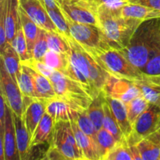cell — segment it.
I'll list each match as a JSON object with an SVG mask.
<instances>
[{"instance_id":"obj_1","label":"cell","mask_w":160,"mask_h":160,"mask_svg":"<svg viewBox=\"0 0 160 160\" xmlns=\"http://www.w3.org/2000/svg\"><path fill=\"white\" fill-rule=\"evenodd\" d=\"M159 46L160 18H154L142 21L128 46L120 51L142 71Z\"/></svg>"},{"instance_id":"obj_2","label":"cell","mask_w":160,"mask_h":160,"mask_svg":"<svg viewBox=\"0 0 160 160\" xmlns=\"http://www.w3.org/2000/svg\"><path fill=\"white\" fill-rule=\"evenodd\" d=\"M99 27L112 48L122 50L128 46L131 37L142 20L123 17L121 8L100 5L98 9Z\"/></svg>"},{"instance_id":"obj_3","label":"cell","mask_w":160,"mask_h":160,"mask_svg":"<svg viewBox=\"0 0 160 160\" xmlns=\"http://www.w3.org/2000/svg\"><path fill=\"white\" fill-rule=\"evenodd\" d=\"M63 34L70 48L69 55L72 63L86 77L92 85L95 96L104 92L110 74L102 68L95 56L70 35Z\"/></svg>"},{"instance_id":"obj_4","label":"cell","mask_w":160,"mask_h":160,"mask_svg":"<svg viewBox=\"0 0 160 160\" xmlns=\"http://www.w3.org/2000/svg\"><path fill=\"white\" fill-rule=\"evenodd\" d=\"M48 78L59 98L67 102L74 110H87L93 98L79 83L55 70Z\"/></svg>"},{"instance_id":"obj_5","label":"cell","mask_w":160,"mask_h":160,"mask_svg":"<svg viewBox=\"0 0 160 160\" xmlns=\"http://www.w3.org/2000/svg\"><path fill=\"white\" fill-rule=\"evenodd\" d=\"M90 53L95 56L106 72L115 78L136 81L145 76L140 69L133 65L120 50L109 48Z\"/></svg>"},{"instance_id":"obj_6","label":"cell","mask_w":160,"mask_h":160,"mask_svg":"<svg viewBox=\"0 0 160 160\" xmlns=\"http://www.w3.org/2000/svg\"><path fill=\"white\" fill-rule=\"evenodd\" d=\"M63 14V13H62ZM70 36L90 52L112 48L101 28L88 23L74 21L63 14Z\"/></svg>"},{"instance_id":"obj_7","label":"cell","mask_w":160,"mask_h":160,"mask_svg":"<svg viewBox=\"0 0 160 160\" xmlns=\"http://www.w3.org/2000/svg\"><path fill=\"white\" fill-rule=\"evenodd\" d=\"M50 145L56 147L67 160H84L70 120H59L55 123Z\"/></svg>"},{"instance_id":"obj_8","label":"cell","mask_w":160,"mask_h":160,"mask_svg":"<svg viewBox=\"0 0 160 160\" xmlns=\"http://www.w3.org/2000/svg\"><path fill=\"white\" fill-rule=\"evenodd\" d=\"M159 120L160 107L149 103L132 125L131 133L127 138L129 145H136L142 139L158 131Z\"/></svg>"},{"instance_id":"obj_9","label":"cell","mask_w":160,"mask_h":160,"mask_svg":"<svg viewBox=\"0 0 160 160\" xmlns=\"http://www.w3.org/2000/svg\"><path fill=\"white\" fill-rule=\"evenodd\" d=\"M0 75L1 94L4 97L6 104L12 109V112L22 117L23 110V97L18 84L12 79L2 63Z\"/></svg>"},{"instance_id":"obj_10","label":"cell","mask_w":160,"mask_h":160,"mask_svg":"<svg viewBox=\"0 0 160 160\" xmlns=\"http://www.w3.org/2000/svg\"><path fill=\"white\" fill-rule=\"evenodd\" d=\"M0 160H20L12 109L6 106L4 130L0 131Z\"/></svg>"},{"instance_id":"obj_11","label":"cell","mask_w":160,"mask_h":160,"mask_svg":"<svg viewBox=\"0 0 160 160\" xmlns=\"http://www.w3.org/2000/svg\"><path fill=\"white\" fill-rule=\"evenodd\" d=\"M56 2L62 13L74 21L99 27L98 12L94 9L73 0H56Z\"/></svg>"},{"instance_id":"obj_12","label":"cell","mask_w":160,"mask_h":160,"mask_svg":"<svg viewBox=\"0 0 160 160\" xmlns=\"http://www.w3.org/2000/svg\"><path fill=\"white\" fill-rule=\"evenodd\" d=\"M104 92L106 95L118 98L124 103L129 102L142 95L140 89L133 81L120 79L110 75Z\"/></svg>"},{"instance_id":"obj_13","label":"cell","mask_w":160,"mask_h":160,"mask_svg":"<svg viewBox=\"0 0 160 160\" xmlns=\"http://www.w3.org/2000/svg\"><path fill=\"white\" fill-rule=\"evenodd\" d=\"M45 112L46 99L23 97V110L22 118L24 121L31 139Z\"/></svg>"},{"instance_id":"obj_14","label":"cell","mask_w":160,"mask_h":160,"mask_svg":"<svg viewBox=\"0 0 160 160\" xmlns=\"http://www.w3.org/2000/svg\"><path fill=\"white\" fill-rule=\"evenodd\" d=\"M19 0H3L0 2V16L3 17L7 42L12 44L20 23Z\"/></svg>"},{"instance_id":"obj_15","label":"cell","mask_w":160,"mask_h":160,"mask_svg":"<svg viewBox=\"0 0 160 160\" xmlns=\"http://www.w3.org/2000/svg\"><path fill=\"white\" fill-rule=\"evenodd\" d=\"M20 5L39 28L45 31H58L48 12L39 0H21Z\"/></svg>"},{"instance_id":"obj_16","label":"cell","mask_w":160,"mask_h":160,"mask_svg":"<svg viewBox=\"0 0 160 160\" xmlns=\"http://www.w3.org/2000/svg\"><path fill=\"white\" fill-rule=\"evenodd\" d=\"M72 129L84 160H99L96 144L78 126L74 116L71 112L70 118Z\"/></svg>"},{"instance_id":"obj_17","label":"cell","mask_w":160,"mask_h":160,"mask_svg":"<svg viewBox=\"0 0 160 160\" xmlns=\"http://www.w3.org/2000/svg\"><path fill=\"white\" fill-rule=\"evenodd\" d=\"M1 63L12 79L18 84V79L21 72V59L18 52L12 44L7 42L6 46L1 50Z\"/></svg>"},{"instance_id":"obj_18","label":"cell","mask_w":160,"mask_h":160,"mask_svg":"<svg viewBox=\"0 0 160 160\" xmlns=\"http://www.w3.org/2000/svg\"><path fill=\"white\" fill-rule=\"evenodd\" d=\"M105 98L109 106H110L111 110H112L123 135L128 138L132 131V126L128 119L126 103L118 98H112L109 95H106V94H105Z\"/></svg>"},{"instance_id":"obj_19","label":"cell","mask_w":160,"mask_h":160,"mask_svg":"<svg viewBox=\"0 0 160 160\" xmlns=\"http://www.w3.org/2000/svg\"><path fill=\"white\" fill-rule=\"evenodd\" d=\"M142 160H160V133L156 131L136 145Z\"/></svg>"},{"instance_id":"obj_20","label":"cell","mask_w":160,"mask_h":160,"mask_svg":"<svg viewBox=\"0 0 160 160\" xmlns=\"http://www.w3.org/2000/svg\"><path fill=\"white\" fill-rule=\"evenodd\" d=\"M12 118L15 126L17 148H18L20 160H25L31 145V137L23 118L17 116L14 112H12Z\"/></svg>"},{"instance_id":"obj_21","label":"cell","mask_w":160,"mask_h":160,"mask_svg":"<svg viewBox=\"0 0 160 160\" xmlns=\"http://www.w3.org/2000/svg\"><path fill=\"white\" fill-rule=\"evenodd\" d=\"M54 127V120L48 112H45L41 121L39 122L34 134L31 137L30 146L50 142Z\"/></svg>"},{"instance_id":"obj_22","label":"cell","mask_w":160,"mask_h":160,"mask_svg":"<svg viewBox=\"0 0 160 160\" xmlns=\"http://www.w3.org/2000/svg\"><path fill=\"white\" fill-rule=\"evenodd\" d=\"M140 89L144 98L150 103L160 107V84L150 77L145 75L143 78L133 81Z\"/></svg>"},{"instance_id":"obj_23","label":"cell","mask_w":160,"mask_h":160,"mask_svg":"<svg viewBox=\"0 0 160 160\" xmlns=\"http://www.w3.org/2000/svg\"><path fill=\"white\" fill-rule=\"evenodd\" d=\"M72 110L71 106L57 95L46 99V112L52 117L55 123L59 120H70Z\"/></svg>"},{"instance_id":"obj_24","label":"cell","mask_w":160,"mask_h":160,"mask_svg":"<svg viewBox=\"0 0 160 160\" xmlns=\"http://www.w3.org/2000/svg\"><path fill=\"white\" fill-rule=\"evenodd\" d=\"M19 16H20L22 28H23V33L26 37L27 42H28V52L32 58L33 48H34V44L38 37L40 28L30 18L29 16L25 12L24 9L20 6V5L19 7Z\"/></svg>"},{"instance_id":"obj_25","label":"cell","mask_w":160,"mask_h":160,"mask_svg":"<svg viewBox=\"0 0 160 160\" xmlns=\"http://www.w3.org/2000/svg\"><path fill=\"white\" fill-rule=\"evenodd\" d=\"M121 13L123 17L138 19L142 21L150 19L160 18V10L132 3H128L122 6Z\"/></svg>"},{"instance_id":"obj_26","label":"cell","mask_w":160,"mask_h":160,"mask_svg":"<svg viewBox=\"0 0 160 160\" xmlns=\"http://www.w3.org/2000/svg\"><path fill=\"white\" fill-rule=\"evenodd\" d=\"M30 70H31L33 78H34L37 98L49 99V98L56 96V92H55L54 88H53L49 78L42 73L34 71L31 68H30Z\"/></svg>"},{"instance_id":"obj_27","label":"cell","mask_w":160,"mask_h":160,"mask_svg":"<svg viewBox=\"0 0 160 160\" xmlns=\"http://www.w3.org/2000/svg\"><path fill=\"white\" fill-rule=\"evenodd\" d=\"M105 101V92H100L98 96L93 98L87 109L89 118L95 125L97 131L103 128L104 120V108L103 104Z\"/></svg>"},{"instance_id":"obj_28","label":"cell","mask_w":160,"mask_h":160,"mask_svg":"<svg viewBox=\"0 0 160 160\" xmlns=\"http://www.w3.org/2000/svg\"><path fill=\"white\" fill-rule=\"evenodd\" d=\"M117 142L115 137L107 130L103 128L98 130L96 134V145L99 159L106 160Z\"/></svg>"},{"instance_id":"obj_29","label":"cell","mask_w":160,"mask_h":160,"mask_svg":"<svg viewBox=\"0 0 160 160\" xmlns=\"http://www.w3.org/2000/svg\"><path fill=\"white\" fill-rule=\"evenodd\" d=\"M41 61L45 62L48 67H51L53 70L64 73L70 63V58L69 53L56 52L48 49Z\"/></svg>"},{"instance_id":"obj_30","label":"cell","mask_w":160,"mask_h":160,"mask_svg":"<svg viewBox=\"0 0 160 160\" xmlns=\"http://www.w3.org/2000/svg\"><path fill=\"white\" fill-rule=\"evenodd\" d=\"M18 85L23 97L37 98L34 78L29 67L25 65H22L21 72L18 79Z\"/></svg>"},{"instance_id":"obj_31","label":"cell","mask_w":160,"mask_h":160,"mask_svg":"<svg viewBox=\"0 0 160 160\" xmlns=\"http://www.w3.org/2000/svg\"><path fill=\"white\" fill-rule=\"evenodd\" d=\"M134 160L131 146L128 139L123 136L120 140L117 141L110 152L106 157V160Z\"/></svg>"},{"instance_id":"obj_32","label":"cell","mask_w":160,"mask_h":160,"mask_svg":"<svg viewBox=\"0 0 160 160\" xmlns=\"http://www.w3.org/2000/svg\"><path fill=\"white\" fill-rule=\"evenodd\" d=\"M103 108H104L103 128L109 131L117 141L120 140L124 135L120 130V126H119L118 123H117V120H116L115 117H114L113 113L111 110L110 106L106 101V98H105L104 104H103Z\"/></svg>"},{"instance_id":"obj_33","label":"cell","mask_w":160,"mask_h":160,"mask_svg":"<svg viewBox=\"0 0 160 160\" xmlns=\"http://www.w3.org/2000/svg\"><path fill=\"white\" fill-rule=\"evenodd\" d=\"M72 113L74 116L80 128L88 136H89L92 138V140L96 144V134L98 131L96 130L95 125L93 124L91 119L89 118L87 110L76 111L74 109H73L72 110Z\"/></svg>"},{"instance_id":"obj_34","label":"cell","mask_w":160,"mask_h":160,"mask_svg":"<svg viewBox=\"0 0 160 160\" xmlns=\"http://www.w3.org/2000/svg\"><path fill=\"white\" fill-rule=\"evenodd\" d=\"M48 49L56 52L69 53L70 48L63 34L58 31H46Z\"/></svg>"},{"instance_id":"obj_35","label":"cell","mask_w":160,"mask_h":160,"mask_svg":"<svg viewBox=\"0 0 160 160\" xmlns=\"http://www.w3.org/2000/svg\"><path fill=\"white\" fill-rule=\"evenodd\" d=\"M148 105L149 102L144 98L143 95H140L130 101L129 102L126 103L128 119L131 126L134 124L138 117L148 108Z\"/></svg>"},{"instance_id":"obj_36","label":"cell","mask_w":160,"mask_h":160,"mask_svg":"<svg viewBox=\"0 0 160 160\" xmlns=\"http://www.w3.org/2000/svg\"><path fill=\"white\" fill-rule=\"evenodd\" d=\"M12 45L14 47L16 51L18 52L21 61H25L27 59H31V56L28 52V42H27L26 37L23 33L20 21L19 23L18 28H17V33H16L15 38L12 42Z\"/></svg>"},{"instance_id":"obj_37","label":"cell","mask_w":160,"mask_h":160,"mask_svg":"<svg viewBox=\"0 0 160 160\" xmlns=\"http://www.w3.org/2000/svg\"><path fill=\"white\" fill-rule=\"evenodd\" d=\"M48 50V42H47L46 31L40 28L38 37L34 44L32 52V58L37 60H42Z\"/></svg>"},{"instance_id":"obj_38","label":"cell","mask_w":160,"mask_h":160,"mask_svg":"<svg viewBox=\"0 0 160 160\" xmlns=\"http://www.w3.org/2000/svg\"><path fill=\"white\" fill-rule=\"evenodd\" d=\"M146 76L154 77L160 75V46L152 56L146 65L142 70Z\"/></svg>"},{"instance_id":"obj_39","label":"cell","mask_w":160,"mask_h":160,"mask_svg":"<svg viewBox=\"0 0 160 160\" xmlns=\"http://www.w3.org/2000/svg\"><path fill=\"white\" fill-rule=\"evenodd\" d=\"M21 64L30 67V68H31L34 71L38 72V73L45 75L47 78H49L52 73V72L54 71L53 69L48 67L45 62L40 60H37L34 58H31V59H27L25 61H21Z\"/></svg>"},{"instance_id":"obj_40","label":"cell","mask_w":160,"mask_h":160,"mask_svg":"<svg viewBox=\"0 0 160 160\" xmlns=\"http://www.w3.org/2000/svg\"><path fill=\"white\" fill-rule=\"evenodd\" d=\"M46 160H65V157L62 155V153L53 145H49L47 152L45 154V159Z\"/></svg>"},{"instance_id":"obj_41","label":"cell","mask_w":160,"mask_h":160,"mask_svg":"<svg viewBox=\"0 0 160 160\" xmlns=\"http://www.w3.org/2000/svg\"><path fill=\"white\" fill-rule=\"evenodd\" d=\"M128 3L142 5L160 10V0H128Z\"/></svg>"},{"instance_id":"obj_42","label":"cell","mask_w":160,"mask_h":160,"mask_svg":"<svg viewBox=\"0 0 160 160\" xmlns=\"http://www.w3.org/2000/svg\"><path fill=\"white\" fill-rule=\"evenodd\" d=\"M100 5H105L110 8H121L128 4V0H98Z\"/></svg>"},{"instance_id":"obj_43","label":"cell","mask_w":160,"mask_h":160,"mask_svg":"<svg viewBox=\"0 0 160 160\" xmlns=\"http://www.w3.org/2000/svg\"><path fill=\"white\" fill-rule=\"evenodd\" d=\"M73 1L79 2L81 4L84 5L91 9H94L95 11L98 12V6H99V2L98 0H73Z\"/></svg>"},{"instance_id":"obj_44","label":"cell","mask_w":160,"mask_h":160,"mask_svg":"<svg viewBox=\"0 0 160 160\" xmlns=\"http://www.w3.org/2000/svg\"><path fill=\"white\" fill-rule=\"evenodd\" d=\"M149 77V76H148ZM153 81H155L156 82H157L158 84H160V75L159 76H154V77H150Z\"/></svg>"},{"instance_id":"obj_45","label":"cell","mask_w":160,"mask_h":160,"mask_svg":"<svg viewBox=\"0 0 160 160\" xmlns=\"http://www.w3.org/2000/svg\"><path fill=\"white\" fill-rule=\"evenodd\" d=\"M158 131L160 133V120H159V129H158Z\"/></svg>"},{"instance_id":"obj_46","label":"cell","mask_w":160,"mask_h":160,"mask_svg":"<svg viewBox=\"0 0 160 160\" xmlns=\"http://www.w3.org/2000/svg\"><path fill=\"white\" fill-rule=\"evenodd\" d=\"M3 1V0H0V2H2Z\"/></svg>"},{"instance_id":"obj_47","label":"cell","mask_w":160,"mask_h":160,"mask_svg":"<svg viewBox=\"0 0 160 160\" xmlns=\"http://www.w3.org/2000/svg\"><path fill=\"white\" fill-rule=\"evenodd\" d=\"M20 1H21V0H19V2H20Z\"/></svg>"}]
</instances>
